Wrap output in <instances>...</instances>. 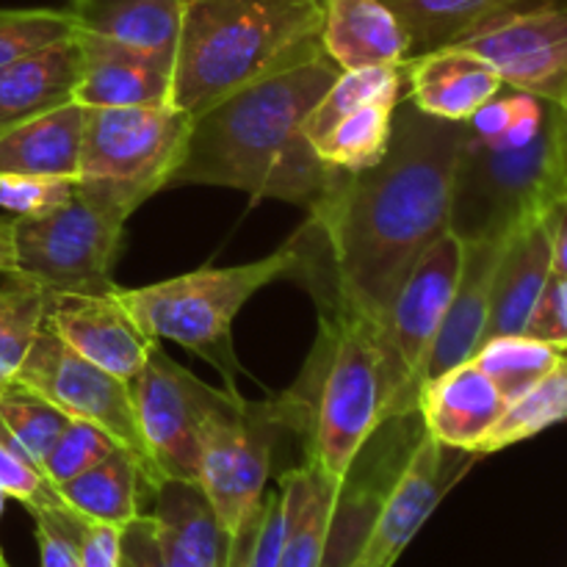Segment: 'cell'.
Listing matches in <instances>:
<instances>
[{
    "label": "cell",
    "mask_w": 567,
    "mask_h": 567,
    "mask_svg": "<svg viewBox=\"0 0 567 567\" xmlns=\"http://www.w3.org/2000/svg\"><path fill=\"white\" fill-rule=\"evenodd\" d=\"M299 432V413L282 393L269 402H244L238 393H216L203 432L199 480L227 535L236 540L258 515L282 432Z\"/></svg>",
    "instance_id": "cell-8"
},
{
    "label": "cell",
    "mask_w": 567,
    "mask_h": 567,
    "mask_svg": "<svg viewBox=\"0 0 567 567\" xmlns=\"http://www.w3.org/2000/svg\"><path fill=\"white\" fill-rule=\"evenodd\" d=\"M557 142L559 155H563V164L567 169V105H557Z\"/></svg>",
    "instance_id": "cell-45"
},
{
    "label": "cell",
    "mask_w": 567,
    "mask_h": 567,
    "mask_svg": "<svg viewBox=\"0 0 567 567\" xmlns=\"http://www.w3.org/2000/svg\"><path fill=\"white\" fill-rule=\"evenodd\" d=\"M563 421H567V354L524 396L504 408L502 419L496 421L491 435L482 441L476 454L480 457L496 454L502 449L515 446V443L529 441V437L540 435L548 426L563 424Z\"/></svg>",
    "instance_id": "cell-30"
},
{
    "label": "cell",
    "mask_w": 567,
    "mask_h": 567,
    "mask_svg": "<svg viewBox=\"0 0 567 567\" xmlns=\"http://www.w3.org/2000/svg\"><path fill=\"white\" fill-rule=\"evenodd\" d=\"M324 0H181L169 103L199 114L321 42Z\"/></svg>",
    "instance_id": "cell-3"
},
{
    "label": "cell",
    "mask_w": 567,
    "mask_h": 567,
    "mask_svg": "<svg viewBox=\"0 0 567 567\" xmlns=\"http://www.w3.org/2000/svg\"><path fill=\"white\" fill-rule=\"evenodd\" d=\"M463 269V241L443 233L399 286L380 330L385 360V424L415 413L430 349L443 324Z\"/></svg>",
    "instance_id": "cell-10"
},
{
    "label": "cell",
    "mask_w": 567,
    "mask_h": 567,
    "mask_svg": "<svg viewBox=\"0 0 567 567\" xmlns=\"http://www.w3.org/2000/svg\"><path fill=\"white\" fill-rule=\"evenodd\" d=\"M399 103H374L365 109L352 111L343 120H338L313 150L324 164L336 169H365L374 166L385 155L388 142H391L393 111Z\"/></svg>",
    "instance_id": "cell-31"
},
{
    "label": "cell",
    "mask_w": 567,
    "mask_h": 567,
    "mask_svg": "<svg viewBox=\"0 0 567 567\" xmlns=\"http://www.w3.org/2000/svg\"><path fill=\"white\" fill-rule=\"evenodd\" d=\"M551 216L529 221L504 238L502 255L493 271L485 341L502 336H524L526 321L554 271Z\"/></svg>",
    "instance_id": "cell-18"
},
{
    "label": "cell",
    "mask_w": 567,
    "mask_h": 567,
    "mask_svg": "<svg viewBox=\"0 0 567 567\" xmlns=\"http://www.w3.org/2000/svg\"><path fill=\"white\" fill-rule=\"evenodd\" d=\"M120 567H166L153 515L142 513L131 524L122 526Z\"/></svg>",
    "instance_id": "cell-41"
},
{
    "label": "cell",
    "mask_w": 567,
    "mask_h": 567,
    "mask_svg": "<svg viewBox=\"0 0 567 567\" xmlns=\"http://www.w3.org/2000/svg\"><path fill=\"white\" fill-rule=\"evenodd\" d=\"M563 358L565 354H559L557 349L529 336H502L482 343L471 360L491 377L509 404L524 396L535 382H540Z\"/></svg>",
    "instance_id": "cell-32"
},
{
    "label": "cell",
    "mask_w": 567,
    "mask_h": 567,
    "mask_svg": "<svg viewBox=\"0 0 567 567\" xmlns=\"http://www.w3.org/2000/svg\"><path fill=\"white\" fill-rule=\"evenodd\" d=\"M48 291L20 275L0 286V393L14 382L44 319Z\"/></svg>",
    "instance_id": "cell-33"
},
{
    "label": "cell",
    "mask_w": 567,
    "mask_h": 567,
    "mask_svg": "<svg viewBox=\"0 0 567 567\" xmlns=\"http://www.w3.org/2000/svg\"><path fill=\"white\" fill-rule=\"evenodd\" d=\"M14 382L53 402L70 419L100 426L122 452L131 454L150 493L164 482L144 443L131 382L83 360L44 324L39 327Z\"/></svg>",
    "instance_id": "cell-11"
},
{
    "label": "cell",
    "mask_w": 567,
    "mask_h": 567,
    "mask_svg": "<svg viewBox=\"0 0 567 567\" xmlns=\"http://www.w3.org/2000/svg\"><path fill=\"white\" fill-rule=\"evenodd\" d=\"M463 138L465 122L437 120L402 97L385 155L365 169H336L297 233L302 264L293 280L319 308L349 305L380 330L415 260L449 233Z\"/></svg>",
    "instance_id": "cell-1"
},
{
    "label": "cell",
    "mask_w": 567,
    "mask_h": 567,
    "mask_svg": "<svg viewBox=\"0 0 567 567\" xmlns=\"http://www.w3.org/2000/svg\"><path fill=\"white\" fill-rule=\"evenodd\" d=\"M524 336L548 343L559 354H567V275L563 271H551L526 321Z\"/></svg>",
    "instance_id": "cell-40"
},
{
    "label": "cell",
    "mask_w": 567,
    "mask_h": 567,
    "mask_svg": "<svg viewBox=\"0 0 567 567\" xmlns=\"http://www.w3.org/2000/svg\"><path fill=\"white\" fill-rule=\"evenodd\" d=\"M567 197V169L557 142V105L526 147L502 150L465 127L449 208V233L460 241H502L529 221L546 219Z\"/></svg>",
    "instance_id": "cell-6"
},
{
    "label": "cell",
    "mask_w": 567,
    "mask_h": 567,
    "mask_svg": "<svg viewBox=\"0 0 567 567\" xmlns=\"http://www.w3.org/2000/svg\"><path fill=\"white\" fill-rule=\"evenodd\" d=\"M498 72L504 86L563 105L567 97V3L513 11L454 42Z\"/></svg>",
    "instance_id": "cell-13"
},
{
    "label": "cell",
    "mask_w": 567,
    "mask_h": 567,
    "mask_svg": "<svg viewBox=\"0 0 567 567\" xmlns=\"http://www.w3.org/2000/svg\"><path fill=\"white\" fill-rule=\"evenodd\" d=\"M302 249L297 236L277 252L241 266H203L172 280L142 288L116 286V297L136 324L155 341H175L188 352L219 365L233 391L230 330L244 305L280 277H297Z\"/></svg>",
    "instance_id": "cell-5"
},
{
    "label": "cell",
    "mask_w": 567,
    "mask_h": 567,
    "mask_svg": "<svg viewBox=\"0 0 567 567\" xmlns=\"http://www.w3.org/2000/svg\"><path fill=\"white\" fill-rule=\"evenodd\" d=\"M504 408L507 399L474 360L424 382L415 399V413L424 421L426 435L441 446L468 454L480 452Z\"/></svg>",
    "instance_id": "cell-17"
},
{
    "label": "cell",
    "mask_w": 567,
    "mask_h": 567,
    "mask_svg": "<svg viewBox=\"0 0 567 567\" xmlns=\"http://www.w3.org/2000/svg\"><path fill=\"white\" fill-rule=\"evenodd\" d=\"M75 33L169 59L181 33V0H70Z\"/></svg>",
    "instance_id": "cell-24"
},
{
    "label": "cell",
    "mask_w": 567,
    "mask_h": 567,
    "mask_svg": "<svg viewBox=\"0 0 567 567\" xmlns=\"http://www.w3.org/2000/svg\"><path fill=\"white\" fill-rule=\"evenodd\" d=\"M0 493L6 498H17L28 513L64 504V498L50 485L42 468L28 457L25 449L6 430L3 421H0Z\"/></svg>",
    "instance_id": "cell-37"
},
{
    "label": "cell",
    "mask_w": 567,
    "mask_h": 567,
    "mask_svg": "<svg viewBox=\"0 0 567 567\" xmlns=\"http://www.w3.org/2000/svg\"><path fill=\"white\" fill-rule=\"evenodd\" d=\"M0 275H17L14 255V219H0Z\"/></svg>",
    "instance_id": "cell-44"
},
{
    "label": "cell",
    "mask_w": 567,
    "mask_h": 567,
    "mask_svg": "<svg viewBox=\"0 0 567 567\" xmlns=\"http://www.w3.org/2000/svg\"><path fill=\"white\" fill-rule=\"evenodd\" d=\"M127 219L131 216L75 183L59 208L14 219L17 275L44 291H114V266Z\"/></svg>",
    "instance_id": "cell-9"
},
{
    "label": "cell",
    "mask_w": 567,
    "mask_h": 567,
    "mask_svg": "<svg viewBox=\"0 0 567 567\" xmlns=\"http://www.w3.org/2000/svg\"><path fill=\"white\" fill-rule=\"evenodd\" d=\"M81 138L83 105L78 103L0 127V172L75 181Z\"/></svg>",
    "instance_id": "cell-23"
},
{
    "label": "cell",
    "mask_w": 567,
    "mask_h": 567,
    "mask_svg": "<svg viewBox=\"0 0 567 567\" xmlns=\"http://www.w3.org/2000/svg\"><path fill=\"white\" fill-rule=\"evenodd\" d=\"M410 37V59L460 42L476 28L548 0H385Z\"/></svg>",
    "instance_id": "cell-27"
},
{
    "label": "cell",
    "mask_w": 567,
    "mask_h": 567,
    "mask_svg": "<svg viewBox=\"0 0 567 567\" xmlns=\"http://www.w3.org/2000/svg\"><path fill=\"white\" fill-rule=\"evenodd\" d=\"M55 491L64 498L66 507L81 518L127 526L142 515L138 502H142V491H147V485H144L142 471L133 463L131 454L116 449L114 454L78 474L75 480L59 485Z\"/></svg>",
    "instance_id": "cell-28"
},
{
    "label": "cell",
    "mask_w": 567,
    "mask_h": 567,
    "mask_svg": "<svg viewBox=\"0 0 567 567\" xmlns=\"http://www.w3.org/2000/svg\"><path fill=\"white\" fill-rule=\"evenodd\" d=\"M408 64L388 66H363V70H341L313 114L305 122V136L310 144L319 142L338 120H343L352 111L365 109L374 103H399L408 89Z\"/></svg>",
    "instance_id": "cell-29"
},
{
    "label": "cell",
    "mask_w": 567,
    "mask_h": 567,
    "mask_svg": "<svg viewBox=\"0 0 567 567\" xmlns=\"http://www.w3.org/2000/svg\"><path fill=\"white\" fill-rule=\"evenodd\" d=\"M75 37L70 9H0V70Z\"/></svg>",
    "instance_id": "cell-35"
},
{
    "label": "cell",
    "mask_w": 567,
    "mask_h": 567,
    "mask_svg": "<svg viewBox=\"0 0 567 567\" xmlns=\"http://www.w3.org/2000/svg\"><path fill=\"white\" fill-rule=\"evenodd\" d=\"M0 421L14 435V441L25 449L28 457L42 468V460L48 457L53 443L66 430L70 415L39 393L11 382L0 393Z\"/></svg>",
    "instance_id": "cell-34"
},
{
    "label": "cell",
    "mask_w": 567,
    "mask_h": 567,
    "mask_svg": "<svg viewBox=\"0 0 567 567\" xmlns=\"http://www.w3.org/2000/svg\"><path fill=\"white\" fill-rule=\"evenodd\" d=\"M277 487L288 507L286 543L277 567H324L327 540L343 491L310 463L282 474Z\"/></svg>",
    "instance_id": "cell-26"
},
{
    "label": "cell",
    "mask_w": 567,
    "mask_h": 567,
    "mask_svg": "<svg viewBox=\"0 0 567 567\" xmlns=\"http://www.w3.org/2000/svg\"><path fill=\"white\" fill-rule=\"evenodd\" d=\"M33 529L42 567H81L78 551V515L66 504L33 509Z\"/></svg>",
    "instance_id": "cell-39"
},
{
    "label": "cell",
    "mask_w": 567,
    "mask_h": 567,
    "mask_svg": "<svg viewBox=\"0 0 567 567\" xmlns=\"http://www.w3.org/2000/svg\"><path fill=\"white\" fill-rule=\"evenodd\" d=\"M321 336L302 374V391H288L308 432V463L347 487L360 452L385 424V360L377 324L349 305L319 308Z\"/></svg>",
    "instance_id": "cell-4"
},
{
    "label": "cell",
    "mask_w": 567,
    "mask_h": 567,
    "mask_svg": "<svg viewBox=\"0 0 567 567\" xmlns=\"http://www.w3.org/2000/svg\"><path fill=\"white\" fill-rule=\"evenodd\" d=\"M188 131L192 114L172 103L83 109L75 183L133 216L153 194L169 188Z\"/></svg>",
    "instance_id": "cell-7"
},
{
    "label": "cell",
    "mask_w": 567,
    "mask_h": 567,
    "mask_svg": "<svg viewBox=\"0 0 567 567\" xmlns=\"http://www.w3.org/2000/svg\"><path fill=\"white\" fill-rule=\"evenodd\" d=\"M144 443L164 480H199L203 432L216 393L155 343L147 363L131 380Z\"/></svg>",
    "instance_id": "cell-12"
},
{
    "label": "cell",
    "mask_w": 567,
    "mask_h": 567,
    "mask_svg": "<svg viewBox=\"0 0 567 567\" xmlns=\"http://www.w3.org/2000/svg\"><path fill=\"white\" fill-rule=\"evenodd\" d=\"M338 75L341 66L316 42L269 75L194 114L169 188H238L252 203L282 199L313 208L336 166L319 158L305 136V122Z\"/></svg>",
    "instance_id": "cell-2"
},
{
    "label": "cell",
    "mask_w": 567,
    "mask_h": 567,
    "mask_svg": "<svg viewBox=\"0 0 567 567\" xmlns=\"http://www.w3.org/2000/svg\"><path fill=\"white\" fill-rule=\"evenodd\" d=\"M78 39L70 37L0 70V127L72 103L78 83Z\"/></svg>",
    "instance_id": "cell-25"
},
{
    "label": "cell",
    "mask_w": 567,
    "mask_h": 567,
    "mask_svg": "<svg viewBox=\"0 0 567 567\" xmlns=\"http://www.w3.org/2000/svg\"><path fill=\"white\" fill-rule=\"evenodd\" d=\"M551 249H554V271L567 275V197L551 216Z\"/></svg>",
    "instance_id": "cell-43"
},
{
    "label": "cell",
    "mask_w": 567,
    "mask_h": 567,
    "mask_svg": "<svg viewBox=\"0 0 567 567\" xmlns=\"http://www.w3.org/2000/svg\"><path fill=\"white\" fill-rule=\"evenodd\" d=\"M166 567H230L233 537L227 535L197 482L164 480L153 491Z\"/></svg>",
    "instance_id": "cell-21"
},
{
    "label": "cell",
    "mask_w": 567,
    "mask_h": 567,
    "mask_svg": "<svg viewBox=\"0 0 567 567\" xmlns=\"http://www.w3.org/2000/svg\"><path fill=\"white\" fill-rule=\"evenodd\" d=\"M75 39L81 61H78L72 103L83 105V109L169 103V59L109 42V39L89 37V33H75Z\"/></svg>",
    "instance_id": "cell-16"
},
{
    "label": "cell",
    "mask_w": 567,
    "mask_h": 567,
    "mask_svg": "<svg viewBox=\"0 0 567 567\" xmlns=\"http://www.w3.org/2000/svg\"><path fill=\"white\" fill-rule=\"evenodd\" d=\"M122 526L97 524L78 515V551L81 567H120Z\"/></svg>",
    "instance_id": "cell-42"
},
{
    "label": "cell",
    "mask_w": 567,
    "mask_h": 567,
    "mask_svg": "<svg viewBox=\"0 0 567 567\" xmlns=\"http://www.w3.org/2000/svg\"><path fill=\"white\" fill-rule=\"evenodd\" d=\"M319 39L341 70L410 61L408 31L385 0H324Z\"/></svg>",
    "instance_id": "cell-22"
},
{
    "label": "cell",
    "mask_w": 567,
    "mask_h": 567,
    "mask_svg": "<svg viewBox=\"0 0 567 567\" xmlns=\"http://www.w3.org/2000/svg\"><path fill=\"white\" fill-rule=\"evenodd\" d=\"M502 241H463V269L452 293L443 324L430 349L421 385L460 363H468L485 343L487 316H491V286ZM421 391V388H419Z\"/></svg>",
    "instance_id": "cell-19"
},
{
    "label": "cell",
    "mask_w": 567,
    "mask_h": 567,
    "mask_svg": "<svg viewBox=\"0 0 567 567\" xmlns=\"http://www.w3.org/2000/svg\"><path fill=\"white\" fill-rule=\"evenodd\" d=\"M116 449L120 446L100 426L81 419H70L66 430L61 432L48 457L42 460V474L48 476L50 485L59 487L64 482L75 480L78 474L89 471L92 465H97L109 454H114Z\"/></svg>",
    "instance_id": "cell-36"
},
{
    "label": "cell",
    "mask_w": 567,
    "mask_h": 567,
    "mask_svg": "<svg viewBox=\"0 0 567 567\" xmlns=\"http://www.w3.org/2000/svg\"><path fill=\"white\" fill-rule=\"evenodd\" d=\"M404 72V97L424 114L446 122H468L504 89V81L487 61L457 44L415 55Z\"/></svg>",
    "instance_id": "cell-20"
},
{
    "label": "cell",
    "mask_w": 567,
    "mask_h": 567,
    "mask_svg": "<svg viewBox=\"0 0 567 567\" xmlns=\"http://www.w3.org/2000/svg\"><path fill=\"white\" fill-rule=\"evenodd\" d=\"M563 105H567V97H565V103H563Z\"/></svg>",
    "instance_id": "cell-46"
},
{
    "label": "cell",
    "mask_w": 567,
    "mask_h": 567,
    "mask_svg": "<svg viewBox=\"0 0 567 567\" xmlns=\"http://www.w3.org/2000/svg\"><path fill=\"white\" fill-rule=\"evenodd\" d=\"M75 188V181H61V177H28V175H6L0 172V208L9 210L14 219L22 216H42L48 210L66 203Z\"/></svg>",
    "instance_id": "cell-38"
},
{
    "label": "cell",
    "mask_w": 567,
    "mask_h": 567,
    "mask_svg": "<svg viewBox=\"0 0 567 567\" xmlns=\"http://www.w3.org/2000/svg\"><path fill=\"white\" fill-rule=\"evenodd\" d=\"M42 324L83 360L125 382L144 369L158 343L136 324L116 288L105 293L48 291Z\"/></svg>",
    "instance_id": "cell-15"
},
{
    "label": "cell",
    "mask_w": 567,
    "mask_h": 567,
    "mask_svg": "<svg viewBox=\"0 0 567 567\" xmlns=\"http://www.w3.org/2000/svg\"><path fill=\"white\" fill-rule=\"evenodd\" d=\"M449 449L435 437L421 432L419 443L410 452L408 463L399 471L393 485L388 487L380 509L371 518L363 540L354 548L352 559L343 567H393L410 546L421 526L426 524L437 504L457 485L460 476L471 468L476 457L460 463H449Z\"/></svg>",
    "instance_id": "cell-14"
}]
</instances>
